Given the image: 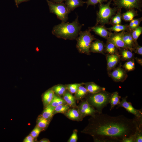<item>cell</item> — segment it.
Returning a JSON list of instances; mask_svg holds the SVG:
<instances>
[{"mask_svg":"<svg viewBox=\"0 0 142 142\" xmlns=\"http://www.w3.org/2000/svg\"><path fill=\"white\" fill-rule=\"evenodd\" d=\"M105 45L103 41L96 39L92 43L90 49V52L104 54Z\"/></svg>","mask_w":142,"mask_h":142,"instance_id":"2e32d148","label":"cell"},{"mask_svg":"<svg viewBox=\"0 0 142 142\" xmlns=\"http://www.w3.org/2000/svg\"><path fill=\"white\" fill-rule=\"evenodd\" d=\"M133 51L138 54L142 55V47L137 43L133 48Z\"/></svg>","mask_w":142,"mask_h":142,"instance_id":"60d3db41","label":"cell"},{"mask_svg":"<svg viewBox=\"0 0 142 142\" xmlns=\"http://www.w3.org/2000/svg\"><path fill=\"white\" fill-rule=\"evenodd\" d=\"M85 87L89 93L94 94L105 90V88L102 87L93 82L84 83Z\"/></svg>","mask_w":142,"mask_h":142,"instance_id":"e0dca14e","label":"cell"},{"mask_svg":"<svg viewBox=\"0 0 142 142\" xmlns=\"http://www.w3.org/2000/svg\"><path fill=\"white\" fill-rule=\"evenodd\" d=\"M54 93L52 88L46 91L43 94L42 101L44 108L49 104L52 100Z\"/></svg>","mask_w":142,"mask_h":142,"instance_id":"44dd1931","label":"cell"},{"mask_svg":"<svg viewBox=\"0 0 142 142\" xmlns=\"http://www.w3.org/2000/svg\"><path fill=\"white\" fill-rule=\"evenodd\" d=\"M63 114L68 119L73 120L80 121L83 118L78 108H72Z\"/></svg>","mask_w":142,"mask_h":142,"instance_id":"9a60e30c","label":"cell"},{"mask_svg":"<svg viewBox=\"0 0 142 142\" xmlns=\"http://www.w3.org/2000/svg\"><path fill=\"white\" fill-rule=\"evenodd\" d=\"M40 142H50L49 140L47 138H43L39 141Z\"/></svg>","mask_w":142,"mask_h":142,"instance_id":"7dc6e473","label":"cell"},{"mask_svg":"<svg viewBox=\"0 0 142 142\" xmlns=\"http://www.w3.org/2000/svg\"><path fill=\"white\" fill-rule=\"evenodd\" d=\"M41 131H42V130L36 125L30 134L35 139L38 137Z\"/></svg>","mask_w":142,"mask_h":142,"instance_id":"f35d334b","label":"cell"},{"mask_svg":"<svg viewBox=\"0 0 142 142\" xmlns=\"http://www.w3.org/2000/svg\"><path fill=\"white\" fill-rule=\"evenodd\" d=\"M121 8H119L116 14L113 16L109 21V24L112 26L117 24L121 23Z\"/></svg>","mask_w":142,"mask_h":142,"instance_id":"83f0119b","label":"cell"},{"mask_svg":"<svg viewBox=\"0 0 142 142\" xmlns=\"http://www.w3.org/2000/svg\"><path fill=\"white\" fill-rule=\"evenodd\" d=\"M125 71H131L135 69V64L133 59L128 61L123 65Z\"/></svg>","mask_w":142,"mask_h":142,"instance_id":"d590c367","label":"cell"},{"mask_svg":"<svg viewBox=\"0 0 142 142\" xmlns=\"http://www.w3.org/2000/svg\"><path fill=\"white\" fill-rule=\"evenodd\" d=\"M90 32L89 29L84 31H81L79 33V36L76 39V47L80 53L87 55L90 54V49L92 43L96 39Z\"/></svg>","mask_w":142,"mask_h":142,"instance_id":"5b68a950","label":"cell"},{"mask_svg":"<svg viewBox=\"0 0 142 142\" xmlns=\"http://www.w3.org/2000/svg\"><path fill=\"white\" fill-rule=\"evenodd\" d=\"M30 0H16V5L17 7H18V5L21 3L27 2Z\"/></svg>","mask_w":142,"mask_h":142,"instance_id":"ee69618b","label":"cell"},{"mask_svg":"<svg viewBox=\"0 0 142 142\" xmlns=\"http://www.w3.org/2000/svg\"><path fill=\"white\" fill-rule=\"evenodd\" d=\"M123 40L128 48L131 52L137 42H135L131 34V33L127 31H122Z\"/></svg>","mask_w":142,"mask_h":142,"instance_id":"5bb4252c","label":"cell"},{"mask_svg":"<svg viewBox=\"0 0 142 142\" xmlns=\"http://www.w3.org/2000/svg\"><path fill=\"white\" fill-rule=\"evenodd\" d=\"M120 98L121 97L119 96L118 92L116 91L111 93L109 103L110 104V110L119 104Z\"/></svg>","mask_w":142,"mask_h":142,"instance_id":"484cf974","label":"cell"},{"mask_svg":"<svg viewBox=\"0 0 142 142\" xmlns=\"http://www.w3.org/2000/svg\"><path fill=\"white\" fill-rule=\"evenodd\" d=\"M83 84L80 85L75 93L74 97L76 100H79L85 98L88 93L85 87L83 85Z\"/></svg>","mask_w":142,"mask_h":142,"instance_id":"603a6c76","label":"cell"},{"mask_svg":"<svg viewBox=\"0 0 142 142\" xmlns=\"http://www.w3.org/2000/svg\"><path fill=\"white\" fill-rule=\"evenodd\" d=\"M135 137L134 134L129 137L124 138L122 140L121 142H134Z\"/></svg>","mask_w":142,"mask_h":142,"instance_id":"b9f144b4","label":"cell"},{"mask_svg":"<svg viewBox=\"0 0 142 142\" xmlns=\"http://www.w3.org/2000/svg\"><path fill=\"white\" fill-rule=\"evenodd\" d=\"M50 121V120L43 118L40 114L37 118L36 125L40 128L42 131H43L47 128Z\"/></svg>","mask_w":142,"mask_h":142,"instance_id":"d4e9b609","label":"cell"},{"mask_svg":"<svg viewBox=\"0 0 142 142\" xmlns=\"http://www.w3.org/2000/svg\"><path fill=\"white\" fill-rule=\"evenodd\" d=\"M14 1H15V3H16V0H14Z\"/></svg>","mask_w":142,"mask_h":142,"instance_id":"c3c4849f","label":"cell"},{"mask_svg":"<svg viewBox=\"0 0 142 142\" xmlns=\"http://www.w3.org/2000/svg\"><path fill=\"white\" fill-rule=\"evenodd\" d=\"M77 130L74 129L70 137L68 140V142H76L78 140Z\"/></svg>","mask_w":142,"mask_h":142,"instance_id":"ab89813d","label":"cell"},{"mask_svg":"<svg viewBox=\"0 0 142 142\" xmlns=\"http://www.w3.org/2000/svg\"><path fill=\"white\" fill-rule=\"evenodd\" d=\"M128 24L123 25L117 24L111 27L107 28V29L110 31H113L115 32L128 31Z\"/></svg>","mask_w":142,"mask_h":142,"instance_id":"f546056e","label":"cell"},{"mask_svg":"<svg viewBox=\"0 0 142 142\" xmlns=\"http://www.w3.org/2000/svg\"><path fill=\"white\" fill-rule=\"evenodd\" d=\"M55 107L49 105L44 108V109L41 115L44 118L51 120L53 114Z\"/></svg>","mask_w":142,"mask_h":142,"instance_id":"cb8c5ba5","label":"cell"},{"mask_svg":"<svg viewBox=\"0 0 142 142\" xmlns=\"http://www.w3.org/2000/svg\"><path fill=\"white\" fill-rule=\"evenodd\" d=\"M113 5L118 8H123L127 10L135 8L142 11V0H112Z\"/></svg>","mask_w":142,"mask_h":142,"instance_id":"52a82bcc","label":"cell"},{"mask_svg":"<svg viewBox=\"0 0 142 142\" xmlns=\"http://www.w3.org/2000/svg\"><path fill=\"white\" fill-rule=\"evenodd\" d=\"M120 58L119 53L106 55L107 68L108 71H111L115 68L119 62Z\"/></svg>","mask_w":142,"mask_h":142,"instance_id":"4fadbf2b","label":"cell"},{"mask_svg":"<svg viewBox=\"0 0 142 142\" xmlns=\"http://www.w3.org/2000/svg\"><path fill=\"white\" fill-rule=\"evenodd\" d=\"M35 139L31 135H29L26 136L24 139L23 142H34L35 141Z\"/></svg>","mask_w":142,"mask_h":142,"instance_id":"7bdbcfd3","label":"cell"},{"mask_svg":"<svg viewBox=\"0 0 142 142\" xmlns=\"http://www.w3.org/2000/svg\"><path fill=\"white\" fill-rule=\"evenodd\" d=\"M112 0H110L107 3L99 4V9L97 12L95 25L105 26L109 24L112 17L116 13L118 8L116 7L112 8L110 6Z\"/></svg>","mask_w":142,"mask_h":142,"instance_id":"277c9868","label":"cell"},{"mask_svg":"<svg viewBox=\"0 0 142 142\" xmlns=\"http://www.w3.org/2000/svg\"><path fill=\"white\" fill-rule=\"evenodd\" d=\"M138 15V12L135 10L134 8L130 9L127 10L126 12L121 14V19L125 21L129 22Z\"/></svg>","mask_w":142,"mask_h":142,"instance_id":"7402d4cb","label":"cell"},{"mask_svg":"<svg viewBox=\"0 0 142 142\" xmlns=\"http://www.w3.org/2000/svg\"><path fill=\"white\" fill-rule=\"evenodd\" d=\"M65 0H51L50 1L54 3H61Z\"/></svg>","mask_w":142,"mask_h":142,"instance_id":"bcb514c9","label":"cell"},{"mask_svg":"<svg viewBox=\"0 0 142 142\" xmlns=\"http://www.w3.org/2000/svg\"><path fill=\"white\" fill-rule=\"evenodd\" d=\"M139 121L123 115L111 116L97 113L91 116L88 125L81 131L91 136L94 142H121L123 139L134 134Z\"/></svg>","mask_w":142,"mask_h":142,"instance_id":"6da1fadb","label":"cell"},{"mask_svg":"<svg viewBox=\"0 0 142 142\" xmlns=\"http://www.w3.org/2000/svg\"><path fill=\"white\" fill-rule=\"evenodd\" d=\"M83 24L79 22L78 16L71 23L62 22L54 26L52 33L58 38L73 40L76 39Z\"/></svg>","mask_w":142,"mask_h":142,"instance_id":"7a4b0ae2","label":"cell"},{"mask_svg":"<svg viewBox=\"0 0 142 142\" xmlns=\"http://www.w3.org/2000/svg\"><path fill=\"white\" fill-rule=\"evenodd\" d=\"M118 48L113 43L107 40L105 45V52L109 54H118Z\"/></svg>","mask_w":142,"mask_h":142,"instance_id":"4316f807","label":"cell"},{"mask_svg":"<svg viewBox=\"0 0 142 142\" xmlns=\"http://www.w3.org/2000/svg\"><path fill=\"white\" fill-rule=\"evenodd\" d=\"M130 33L135 42H137L138 39L142 33V27L139 26Z\"/></svg>","mask_w":142,"mask_h":142,"instance_id":"e575fe53","label":"cell"},{"mask_svg":"<svg viewBox=\"0 0 142 142\" xmlns=\"http://www.w3.org/2000/svg\"><path fill=\"white\" fill-rule=\"evenodd\" d=\"M83 84V83H82L68 84L66 85L67 89L72 94L75 93L79 87Z\"/></svg>","mask_w":142,"mask_h":142,"instance_id":"8d00e7d4","label":"cell"},{"mask_svg":"<svg viewBox=\"0 0 142 142\" xmlns=\"http://www.w3.org/2000/svg\"><path fill=\"white\" fill-rule=\"evenodd\" d=\"M108 0H87L85 2L87 4V8L90 6H95L98 4L103 3L105 2H107Z\"/></svg>","mask_w":142,"mask_h":142,"instance_id":"74e56055","label":"cell"},{"mask_svg":"<svg viewBox=\"0 0 142 142\" xmlns=\"http://www.w3.org/2000/svg\"><path fill=\"white\" fill-rule=\"evenodd\" d=\"M50 13L55 14L62 22H66L68 19V15L70 13L65 4L54 3L49 0H46Z\"/></svg>","mask_w":142,"mask_h":142,"instance_id":"8992f818","label":"cell"},{"mask_svg":"<svg viewBox=\"0 0 142 142\" xmlns=\"http://www.w3.org/2000/svg\"><path fill=\"white\" fill-rule=\"evenodd\" d=\"M63 98L66 103L71 107L78 108L76 103V99L72 93L68 91H66L63 95Z\"/></svg>","mask_w":142,"mask_h":142,"instance_id":"d6986e66","label":"cell"},{"mask_svg":"<svg viewBox=\"0 0 142 142\" xmlns=\"http://www.w3.org/2000/svg\"><path fill=\"white\" fill-rule=\"evenodd\" d=\"M66 103L63 98L54 94L52 100L49 105L55 107L59 105L66 104Z\"/></svg>","mask_w":142,"mask_h":142,"instance_id":"1f68e13d","label":"cell"},{"mask_svg":"<svg viewBox=\"0 0 142 142\" xmlns=\"http://www.w3.org/2000/svg\"><path fill=\"white\" fill-rule=\"evenodd\" d=\"M111 94L105 90L102 91L94 94L88 93L85 98L98 113H102L103 109L109 103Z\"/></svg>","mask_w":142,"mask_h":142,"instance_id":"3957f363","label":"cell"},{"mask_svg":"<svg viewBox=\"0 0 142 142\" xmlns=\"http://www.w3.org/2000/svg\"><path fill=\"white\" fill-rule=\"evenodd\" d=\"M108 73L109 76L116 82H123L128 77L125 69L120 67L114 69L113 71Z\"/></svg>","mask_w":142,"mask_h":142,"instance_id":"30bf717a","label":"cell"},{"mask_svg":"<svg viewBox=\"0 0 142 142\" xmlns=\"http://www.w3.org/2000/svg\"><path fill=\"white\" fill-rule=\"evenodd\" d=\"M71 107L67 104H65L59 105L55 107L53 114L58 113L63 114L70 109Z\"/></svg>","mask_w":142,"mask_h":142,"instance_id":"d6a6232c","label":"cell"},{"mask_svg":"<svg viewBox=\"0 0 142 142\" xmlns=\"http://www.w3.org/2000/svg\"><path fill=\"white\" fill-rule=\"evenodd\" d=\"M142 21V17L138 18H134L131 21L128 25V31L131 32L136 28L139 25Z\"/></svg>","mask_w":142,"mask_h":142,"instance_id":"4dcf8cb0","label":"cell"},{"mask_svg":"<svg viewBox=\"0 0 142 142\" xmlns=\"http://www.w3.org/2000/svg\"><path fill=\"white\" fill-rule=\"evenodd\" d=\"M127 96L123 97L119 104L117 105L116 108L120 107H123L129 113L135 116L137 119L139 120H142V112L141 110L135 109L132 106L131 103L127 101Z\"/></svg>","mask_w":142,"mask_h":142,"instance_id":"ba28073f","label":"cell"},{"mask_svg":"<svg viewBox=\"0 0 142 142\" xmlns=\"http://www.w3.org/2000/svg\"></svg>","mask_w":142,"mask_h":142,"instance_id":"681fc988","label":"cell"},{"mask_svg":"<svg viewBox=\"0 0 142 142\" xmlns=\"http://www.w3.org/2000/svg\"><path fill=\"white\" fill-rule=\"evenodd\" d=\"M107 40L112 43L118 48H128L123 40L122 32L119 33L112 32L109 35Z\"/></svg>","mask_w":142,"mask_h":142,"instance_id":"8fae6325","label":"cell"},{"mask_svg":"<svg viewBox=\"0 0 142 142\" xmlns=\"http://www.w3.org/2000/svg\"><path fill=\"white\" fill-rule=\"evenodd\" d=\"M52 88L54 94L60 97L63 96L67 90V86L61 84L55 85Z\"/></svg>","mask_w":142,"mask_h":142,"instance_id":"f1b7e54d","label":"cell"},{"mask_svg":"<svg viewBox=\"0 0 142 142\" xmlns=\"http://www.w3.org/2000/svg\"><path fill=\"white\" fill-rule=\"evenodd\" d=\"M135 59L137 62L140 64L141 65H142V59L141 58H139L137 57H136Z\"/></svg>","mask_w":142,"mask_h":142,"instance_id":"f6af8a7d","label":"cell"},{"mask_svg":"<svg viewBox=\"0 0 142 142\" xmlns=\"http://www.w3.org/2000/svg\"><path fill=\"white\" fill-rule=\"evenodd\" d=\"M135 139L134 142L142 141V121H139L135 133Z\"/></svg>","mask_w":142,"mask_h":142,"instance_id":"836d02e7","label":"cell"},{"mask_svg":"<svg viewBox=\"0 0 142 142\" xmlns=\"http://www.w3.org/2000/svg\"><path fill=\"white\" fill-rule=\"evenodd\" d=\"M118 49L119 50V54L122 60L128 61L133 59L134 54L128 49L125 48Z\"/></svg>","mask_w":142,"mask_h":142,"instance_id":"ffe728a7","label":"cell"},{"mask_svg":"<svg viewBox=\"0 0 142 142\" xmlns=\"http://www.w3.org/2000/svg\"><path fill=\"white\" fill-rule=\"evenodd\" d=\"M78 109L84 118L88 116H92L98 113L85 100H83L78 106Z\"/></svg>","mask_w":142,"mask_h":142,"instance_id":"9c48e42d","label":"cell"},{"mask_svg":"<svg viewBox=\"0 0 142 142\" xmlns=\"http://www.w3.org/2000/svg\"><path fill=\"white\" fill-rule=\"evenodd\" d=\"M90 31H93L96 34L107 39L112 33L108 31L105 26L101 25H95L94 26L89 27L88 29Z\"/></svg>","mask_w":142,"mask_h":142,"instance_id":"7c38bea8","label":"cell"},{"mask_svg":"<svg viewBox=\"0 0 142 142\" xmlns=\"http://www.w3.org/2000/svg\"><path fill=\"white\" fill-rule=\"evenodd\" d=\"M65 3L69 11L70 12L76 8L82 6L85 2L82 0H65Z\"/></svg>","mask_w":142,"mask_h":142,"instance_id":"ac0fdd59","label":"cell"}]
</instances>
